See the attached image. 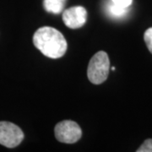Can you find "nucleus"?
Returning <instances> with one entry per match:
<instances>
[{"label":"nucleus","instance_id":"1","mask_svg":"<svg viewBox=\"0 0 152 152\" xmlns=\"http://www.w3.org/2000/svg\"><path fill=\"white\" fill-rule=\"evenodd\" d=\"M33 43L42 54L53 59L65 54L68 47L63 34L50 26L39 28L33 36Z\"/></svg>","mask_w":152,"mask_h":152},{"label":"nucleus","instance_id":"2","mask_svg":"<svg viewBox=\"0 0 152 152\" xmlns=\"http://www.w3.org/2000/svg\"><path fill=\"white\" fill-rule=\"evenodd\" d=\"M109 70L110 61L108 56L105 52H98L90 60L87 69L88 79L93 84L100 85L107 79Z\"/></svg>","mask_w":152,"mask_h":152},{"label":"nucleus","instance_id":"3","mask_svg":"<svg viewBox=\"0 0 152 152\" xmlns=\"http://www.w3.org/2000/svg\"><path fill=\"white\" fill-rule=\"evenodd\" d=\"M55 137L59 142L74 144L80 140L82 130L79 124L71 120H64L55 126Z\"/></svg>","mask_w":152,"mask_h":152},{"label":"nucleus","instance_id":"4","mask_svg":"<svg viewBox=\"0 0 152 152\" xmlns=\"http://www.w3.org/2000/svg\"><path fill=\"white\" fill-rule=\"evenodd\" d=\"M24 140V133L10 122H0V145L7 148L18 146Z\"/></svg>","mask_w":152,"mask_h":152},{"label":"nucleus","instance_id":"5","mask_svg":"<svg viewBox=\"0 0 152 152\" xmlns=\"http://www.w3.org/2000/svg\"><path fill=\"white\" fill-rule=\"evenodd\" d=\"M87 19V11L82 6H74L63 11V20L67 27L78 29L82 27Z\"/></svg>","mask_w":152,"mask_h":152},{"label":"nucleus","instance_id":"6","mask_svg":"<svg viewBox=\"0 0 152 152\" xmlns=\"http://www.w3.org/2000/svg\"><path fill=\"white\" fill-rule=\"evenodd\" d=\"M66 0H43V7L48 13L58 15L64 9Z\"/></svg>","mask_w":152,"mask_h":152},{"label":"nucleus","instance_id":"7","mask_svg":"<svg viewBox=\"0 0 152 152\" xmlns=\"http://www.w3.org/2000/svg\"><path fill=\"white\" fill-rule=\"evenodd\" d=\"M128 10H129V8H124V7L117 5V4L111 2L110 4H107V13L112 18L119 19V18L124 16L125 15L128 13Z\"/></svg>","mask_w":152,"mask_h":152},{"label":"nucleus","instance_id":"8","mask_svg":"<svg viewBox=\"0 0 152 152\" xmlns=\"http://www.w3.org/2000/svg\"><path fill=\"white\" fill-rule=\"evenodd\" d=\"M144 39L149 51L152 53V27L147 29L144 35Z\"/></svg>","mask_w":152,"mask_h":152},{"label":"nucleus","instance_id":"9","mask_svg":"<svg viewBox=\"0 0 152 152\" xmlns=\"http://www.w3.org/2000/svg\"><path fill=\"white\" fill-rule=\"evenodd\" d=\"M137 152H152V139L146 140L142 144V145L137 151Z\"/></svg>","mask_w":152,"mask_h":152},{"label":"nucleus","instance_id":"10","mask_svg":"<svg viewBox=\"0 0 152 152\" xmlns=\"http://www.w3.org/2000/svg\"><path fill=\"white\" fill-rule=\"evenodd\" d=\"M111 1L115 4L124 8H129L133 3V0H111Z\"/></svg>","mask_w":152,"mask_h":152},{"label":"nucleus","instance_id":"11","mask_svg":"<svg viewBox=\"0 0 152 152\" xmlns=\"http://www.w3.org/2000/svg\"><path fill=\"white\" fill-rule=\"evenodd\" d=\"M112 69H113V70H115V67H113V68H112Z\"/></svg>","mask_w":152,"mask_h":152}]
</instances>
